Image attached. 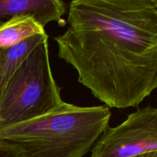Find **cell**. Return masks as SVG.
Returning <instances> with one entry per match:
<instances>
[{
  "instance_id": "6da1fadb",
  "label": "cell",
  "mask_w": 157,
  "mask_h": 157,
  "mask_svg": "<svg viewBox=\"0 0 157 157\" xmlns=\"http://www.w3.org/2000/svg\"><path fill=\"white\" fill-rule=\"evenodd\" d=\"M58 56L109 108L138 107L157 89V0H75Z\"/></svg>"
},
{
  "instance_id": "7a4b0ae2",
  "label": "cell",
  "mask_w": 157,
  "mask_h": 157,
  "mask_svg": "<svg viewBox=\"0 0 157 157\" xmlns=\"http://www.w3.org/2000/svg\"><path fill=\"white\" fill-rule=\"evenodd\" d=\"M105 105L61 104L34 119L0 129V140L17 144L25 157H84L109 127Z\"/></svg>"
},
{
  "instance_id": "3957f363",
  "label": "cell",
  "mask_w": 157,
  "mask_h": 157,
  "mask_svg": "<svg viewBox=\"0 0 157 157\" xmlns=\"http://www.w3.org/2000/svg\"><path fill=\"white\" fill-rule=\"evenodd\" d=\"M62 103L48 38L28 55L0 94V129L38 117Z\"/></svg>"
},
{
  "instance_id": "277c9868",
  "label": "cell",
  "mask_w": 157,
  "mask_h": 157,
  "mask_svg": "<svg viewBox=\"0 0 157 157\" xmlns=\"http://www.w3.org/2000/svg\"><path fill=\"white\" fill-rule=\"evenodd\" d=\"M157 152V108H138L126 121L108 127L90 150V157H135Z\"/></svg>"
},
{
  "instance_id": "5b68a950",
  "label": "cell",
  "mask_w": 157,
  "mask_h": 157,
  "mask_svg": "<svg viewBox=\"0 0 157 157\" xmlns=\"http://www.w3.org/2000/svg\"><path fill=\"white\" fill-rule=\"evenodd\" d=\"M66 12L67 4L61 0H0V25L14 17L29 15L44 28L54 21L64 27Z\"/></svg>"
},
{
  "instance_id": "8992f818",
  "label": "cell",
  "mask_w": 157,
  "mask_h": 157,
  "mask_svg": "<svg viewBox=\"0 0 157 157\" xmlns=\"http://www.w3.org/2000/svg\"><path fill=\"white\" fill-rule=\"evenodd\" d=\"M48 38L46 33L36 35L13 47L0 50V94L28 55Z\"/></svg>"
},
{
  "instance_id": "52a82bcc",
  "label": "cell",
  "mask_w": 157,
  "mask_h": 157,
  "mask_svg": "<svg viewBox=\"0 0 157 157\" xmlns=\"http://www.w3.org/2000/svg\"><path fill=\"white\" fill-rule=\"evenodd\" d=\"M44 33V28L32 16L14 17L0 25V50L9 48L31 37Z\"/></svg>"
},
{
  "instance_id": "ba28073f",
  "label": "cell",
  "mask_w": 157,
  "mask_h": 157,
  "mask_svg": "<svg viewBox=\"0 0 157 157\" xmlns=\"http://www.w3.org/2000/svg\"><path fill=\"white\" fill-rule=\"evenodd\" d=\"M0 157H25V155L17 144L0 140Z\"/></svg>"
},
{
  "instance_id": "9c48e42d",
  "label": "cell",
  "mask_w": 157,
  "mask_h": 157,
  "mask_svg": "<svg viewBox=\"0 0 157 157\" xmlns=\"http://www.w3.org/2000/svg\"><path fill=\"white\" fill-rule=\"evenodd\" d=\"M135 157H157V152H153V153H146V154L140 155V156H137Z\"/></svg>"
}]
</instances>
